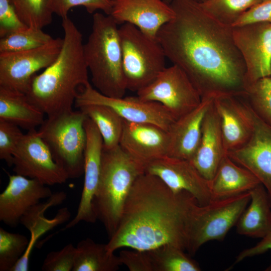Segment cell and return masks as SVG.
<instances>
[{"label": "cell", "instance_id": "32", "mask_svg": "<svg viewBox=\"0 0 271 271\" xmlns=\"http://www.w3.org/2000/svg\"><path fill=\"white\" fill-rule=\"evenodd\" d=\"M242 96L253 112L271 126V75L249 85Z\"/></svg>", "mask_w": 271, "mask_h": 271}, {"label": "cell", "instance_id": "12", "mask_svg": "<svg viewBox=\"0 0 271 271\" xmlns=\"http://www.w3.org/2000/svg\"><path fill=\"white\" fill-rule=\"evenodd\" d=\"M13 166L16 174L47 186L61 184L69 179L54 160L36 129L24 134L13 154Z\"/></svg>", "mask_w": 271, "mask_h": 271}, {"label": "cell", "instance_id": "27", "mask_svg": "<svg viewBox=\"0 0 271 271\" xmlns=\"http://www.w3.org/2000/svg\"><path fill=\"white\" fill-rule=\"evenodd\" d=\"M78 108L96 125L102 137L104 149L119 146L123 119L116 112L108 106L99 104L85 105Z\"/></svg>", "mask_w": 271, "mask_h": 271}, {"label": "cell", "instance_id": "36", "mask_svg": "<svg viewBox=\"0 0 271 271\" xmlns=\"http://www.w3.org/2000/svg\"><path fill=\"white\" fill-rule=\"evenodd\" d=\"M77 6L84 7L90 14L101 10L105 15H110L112 0H52L53 13L62 19L68 16V12L71 8Z\"/></svg>", "mask_w": 271, "mask_h": 271}, {"label": "cell", "instance_id": "18", "mask_svg": "<svg viewBox=\"0 0 271 271\" xmlns=\"http://www.w3.org/2000/svg\"><path fill=\"white\" fill-rule=\"evenodd\" d=\"M213 104L219 117L227 153L236 150L250 138L253 130L252 109L242 96L217 97Z\"/></svg>", "mask_w": 271, "mask_h": 271}, {"label": "cell", "instance_id": "43", "mask_svg": "<svg viewBox=\"0 0 271 271\" xmlns=\"http://www.w3.org/2000/svg\"><path fill=\"white\" fill-rule=\"evenodd\" d=\"M196 1L201 2H202L203 0H196ZM164 1L168 4H170L172 0H164Z\"/></svg>", "mask_w": 271, "mask_h": 271}, {"label": "cell", "instance_id": "14", "mask_svg": "<svg viewBox=\"0 0 271 271\" xmlns=\"http://www.w3.org/2000/svg\"><path fill=\"white\" fill-rule=\"evenodd\" d=\"M145 172L159 177L175 193H189L200 205L213 200L209 182L191 161L166 156L147 164Z\"/></svg>", "mask_w": 271, "mask_h": 271}, {"label": "cell", "instance_id": "19", "mask_svg": "<svg viewBox=\"0 0 271 271\" xmlns=\"http://www.w3.org/2000/svg\"><path fill=\"white\" fill-rule=\"evenodd\" d=\"M110 15L118 24L129 23L154 39L161 28L174 16L164 0H112Z\"/></svg>", "mask_w": 271, "mask_h": 271}, {"label": "cell", "instance_id": "33", "mask_svg": "<svg viewBox=\"0 0 271 271\" xmlns=\"http://www.w3.org/2000/svg\"><path fill=\"white\" fill-rule=\"evenodd\" d=\"M29 240L24 235L0 228V271H11L25 252Z\"/></svg>", "mask_w": 271, "mask_h": 271}, {"label": "cell", "instance_id": "6", "mask_svg": "<svg viewBox=\"0 0 271 271\" xmlns=\"http://www.w3.org/2000/svg\"><path fill=\"white\" fill-rule=\"evenodd\" d=\"M87 117L80 110H72L47 117L37 130L54 160L69 179L84 174Z\"/></svg>", "mask_w": 271, "mask_h": 271}, {"label": "cell", "instance_id": "41", "mask_svg": "<svg viewBox=\"0 0 271 271\" xmlns=\"http://www.w3.org/2000/svg\"><path fill=\"white\" fill-rule=\"evenodd\" d=\"M257 23H271V0L262 1L249 9L232 27Z\"/></svg>", "mask_w": 271, "mask_h": 271}, {"label": "cell", "instance_id": "40", "mask_svg": "<svg viewBox=\"0 0 271 271\" xmlns=\"http://www.w3.org/2000/svg\"><path fill=\"white\" fill-rule=\"evenodd\" d=\"M27 26L19 19L9 0H0V37Z\"/></svg>", "mask_w": 271, "mask_h": 271}, {"label": "cell", "instance_id": "5", "mask_svg": "<svg viewBox=\"0 0 271 271\" xmlns=\"http://www.w3.org/2000/svg\"><path fill=\"white\" fill-rule=\"evenodd\" d=\"M145 172V166L119 145L110 149L103 148L100 179L93 207L97 219L103 223L109 238L118 227L134 181Z\"/></svg>", "mask_w": 271, "mask_h": 271}, {"label": "cell", "instance_id": "42", "mask_svg": "<svg viewBox=\"0 0 271 271\" xmlns=\"http://www.w3.org/2000/svg\"><path fill=\"white\" fill-rule=\"evenodd\" d=\"M268 250H271V231L256 245L241 251L236 256L235 263L246 258L262 254Z\"/></svg>", "mask_w": 271, "mask_h": 271}, {"label": "cell", "instance_id": "24", "mask_svg": "<svg viewBox=\"0 0 271 271\" xmlns=\"http://www.w3.org/2000/svg\"><path fill=\"white\" fill-rule=\"evenodd\" d=\"M45 114L26 93L0 86V119L28 131L40 126Z\"/></svg>", "mask_w": 271, "mask_h": 271}, {"label": "cell", "instance_id": "38", "mask_svg": "<svg viewBox=\"0 0 271 271\" xmlns=\"http://www.w3.org/2000/svg\"><path fill=\"white\" fill-rule=\"evenodd\" d=\"M66 197V193L63 191L52 194L46 202H39L31 207L22 217L20 223L29 230L36 221L45 217L48 208L61 204Z\"/></svg>", "mask_w": 271, "mask_h": 271}, {"label": "cell", "instance_id": "23", "mask_svg": "<svg viewBox=\"0 0 271 271\" xmlns=\"http://www.w3.org/2000/svg\"><path fill=\"white\" fill-rule=\"evenodd\" d=\"M260 184L251 172L234 162L226 154L209 182V187L214 200L248 192Z\"/></svg>", "mask_w": 271, "mask_h": 271}, {"label": "cell", "instance_id": "9", "mask_svg": "<svg viewBox=\"0 0 271 271\" xmlns=\"http://www.w3.org/2000/svg\"><path fill=\"white\" fill-rule=\"evenodd\" d=\"M137 93L142 100L163 105L176 119L193 110L202 101L186 73L174 64L166 67L152 83Z\"/></svg>", "mask_w": 271, "mask_h": 271}, {"label": "cell", "instance_id": "15", "mask_svg": "<svg viewBox=\"0 0 271 271\" xmlns=\"http://www.w3.org/2000/svg\"><path fill=\"white\" fill-rule=\"evenodd\" d=\"M86 145L84 154V184L75 216L64 227L66 230L81 221L94 223L97 220L93 200L98 188L103 148L102 137L93 121L88 116L84 122Z\"/></svg>", "mask_w": 271, "mask_h": 271}, {"label": "cell", "instance_id": "26", "mask_svg": "<svg viewBox=\"0 0 271 271\" xmlns=\"http://www.w3.org/2000/svg\"><path fill=\"white\" fill-rule=\"evenodd\" d=\"M76 247L72 271H115L121 265L118 256L109 251L106 244L86 238L80 241Z\"/></svg>", "mask_w": 271, "mask_h": 271}, {"label": "cell", "instance_id": "35", "mask_svg": "<svg viewBox=\"0 0 271 271\" xmlns=\"http://www.w3.org/2000/svg\"><path fill=\"white\" fill-rule=\"evenodd\" d=\"M18 125L0 119V159L13 166V154L24 133Z\"/></svg>", "mask_w": 271, "mask_h": 271}, {"label": "cell", "instance_id": "25", "mask_svg": "<svg viewBox=\"0 0 271 271\" xmlns=\"http://www.w3.org/2000/svg\"><path fill=\"white\" fill-rule=\"evenodd\" d=\"M249 203L236 225L238 234L262 238L271 231V201L260 184L249 191Z\"/></svg>", "mask_w": 271, "mask_h": 271}, {"label": "cell", "instance_id": "31", "mask_svg": "<svg viewBox=\"0 0 271 271\" xmlns=\"http://www.w3.org/2000/svg\"><path fill=\"white\" fill-rule=\"evenodd\" d=\"M262 0H203L204 9L219 22L232 27L249 9Z\"/></svg>", "mask_w": 271, "mask_h": 271}, {"label": "cell", "instance_id": "44", "mask_svg": "<svg viewBox=\"0 0 271 271\" xmlns=\"http://www.w3.org/2000/svg\"><path fill=\"white\" fill-rule=\"evenodd\" d=\"M266 271H271V265L268 266L265 269Z\"/></svg>", "mask_w": 271, "mask_h": 271}, {"label": "cell", "instance_id": "4", "mask_svg": "<svg viewBox=\"0 0 271 271\" xmlns=\"http://www.w3.org/2000/svg\"><path fill=\"white\" fill-rule=\"evenodd\" d=\"M117 25L110 15L94 13L83 53L95 89L106 96L121 98L127 89Z\"/></svg>", "mask_w": 271, "mask_h": 271}, {"label": "cell", "instance_id": "20", "mask_svg": "<svg viewBox=\"0 0 271 271\" xmlns=\"http://www.w3.org/2000/svg\"><path fill=\"white\" fill-rule=\"evenodd\" d=\"M119 145L129 156L145 166L168 155L169 136L168 131L157 125L123 119Z\"/></svg>", "mask_w": 271, "mask_h": 271}, {"label": "cell", "instance_id": "28", "mask_svg": "<svg viewBox=\"0 0 271 271\" xmlns=\"http://www.w3.org/2000/svg\"><path fill=\"white\" fill-rule=\"evenodd\" d=\"M182 248L166 244L148 250L154 271H200L201 268Z\"/></svg>", "mask_w": 271, "mask_h": 271}, {"label": "cell", "instance_id": "34", "mask_svg": "<svg viewBox=\"0 0 271 271\" xmlns=\"http://www.w3.org/2000/svg\"><path fill=\"white\" fill-rule=\"evenodd\" d=\"M70 216L68 209L64 207L59 210L53 218L48 219L45 216L36 221L29 230L31 237L25 252L11 271L28 270L30 255L37 239L45 232L69 220Z\"/></svg>", "mask_w": 271, "mask_h": 271}, {"label": "cell", "instance_id": "39", "mask_svg": "<svg viewBox=\"0 0 271 271\" xmlns=\"http://www.w3.org/2000/svg\"><path fill=\"white\" fill-rule=\"evenodd\" d=\"M118 257L121 265H125L130 271H154L148 250L123 249Z\"/></svg>", "mask_w": 271, "mask_h": 271}, {"label": "cell", "instance_id": "3", "mask_svg": "<svg viewBox=\"0 0 271 271\" xmlns=\"http://www.w3.org/2000/svg\"><path fill=\"white\" fill-rule=\"evenodd\" d=\"M63 44L56 59L33 78L26 93L47 117L73 110L80 88L88 84L82 35L68 16L62 18Z\"/></svg>", "mask_w": 271, "mask_h": 271}, {"label": "cell", "instance_id": "10", "mask_svg": "<svg viewBox=\"0 0 271 271\" xmlns=\"http://www.w3.org/2000/svg\"><path fill=\"white\" fill-rule=\"evenodd\" d=\"M62 44L63 38H53L38 48L0 53V86L26 93L36 72L56 59Z\"/></svg>", "mask_w": 271, "mask_h": 271}, {"label": "cell", "instance_id": "17", "mask_svg": "<svg viewBox=\"0 0 271 271\" xmlns=\"http://www.w3.org/2000/svg\"><path fill=\"white\" fill-rule=\"evenodd\" d=\"M252 113L254 127L250 138L241 147L227 155L258 179L271 201V126Z\"/></svg>", "mask_w": 271, "mask_h": 271}, {"label": "cell", "instance_id": "1", "mask_svg": "<svg viewBox=\"0 0 271 271\" xmlns=\"http://www.w3.org/2000/svg\"><path fill=\"white\" fill-rule=\"evenodd\" d=\"M174 17L158 32L166 58L189 77L202 98L243 96L246 67L232 27L196 0H172Z\"/></svg>", "mask_w": 271, "mask_h": 271}, {"label": "cell", "instance_id": "2", "mask_svg": "<svg viewBox=\"0 0 271 271\" xmlns=\"http://www.w3.org/2000/svg\"><path fill=\"white\" fill-rule=\"evenodd\" d=\"M196 199L189 193H175L159 177L145 172L134 181L121 218L106 246L149 250L166 244L187 247V226Z\"/></svg>", "mask_w": 271, "mask_h": 271}, {"label": "cell", "instance_id": "30", "mask_svg": "<svg viewBox=\"0 0 271 271\" xmlns=\"http://www.w3.org/2000/svg\"><path fill=\"white\" fill-rule=\"evenodd\" d=\"M53 38L42 29L26 27L0 39V53L15 52L41 47Z\"/></svg>", "mask_w": 271, "mask_h": 271}, {"label": "cell", "instance_id": "7", "mask_svg": "<svg viewBox=\"0 0 271 271\" xmlns=\"http://www.w3.org/2000/svg\"><path fill=\"white\" fill-rule=\"evenodd\" d=\"M118 31L126 89L137 92L166 68V56L157 38L150 37L134 25L123 23Z\"/></svg>", "mask_w": 271, "mask_h": 271}, {"label": "cell", "instance_id": "13", "mask_svg": "<svg viewBox=\"0 0 271 271\" xmlns=\"http://www.w3.org/2000/svg\"><path fill=\"white\" fill-rule=\"evenodd\" d=\"M232 33L245 65L246 89L257 80L271 75V23L232 27Z\"/></svg>", "mask_w": 271, "mask_h": 271}, {"label": "cell", "instance_id": "45", "mask_svg": "<svg viewBox=\"0 0 271 271\" xmlns=\"http://www.w3.org/2000/svg\"><path fill=\"white\" fill-rule=\"evenodd\" d=\"M268 1V0H262V1Z\"/></svg>", "mask_w": 271, "mask_h": 271}, {"label": "cell", "instance_id": "21", "mask_svg": "<svg viewBox=\"0 0 271 271\" xmlns=\"http://www.w3.org/2000/svg\"><path fill=\"white\" fill-rule=\"evenodd\" d=\"M214 98H202L200 104L176 119L168 130L169 156L191 161L199 144L204 117Z\"/></svg>", "mask_w": 271, "mask_h": 271}, {"label": "cell", "instance_id": "11", "mask_svg": "<svg viewBox=\"0 0 271 271\" xmlns=\"http://www.w3.org/2000/svg\"><path fill=\"white\" fill-rule=\"evenodd\" d=\"M89 104L108 106L125 120L153 124L167 131L176 120L170 112L158 102L144 100L138 96L109 97L93 88L90 83L80 89L74 106L78 108Z\"/></svg>", "mask_w": 271, "mask_h": 271}, {"label": "cell", "instance_id": "8", "mask_svg": "<svg viewBox=\"0 0 271 271\" xmlns=\"http://www.w3.org/2000/svg\"><path fill=\"white\" fill-rule=\"evenodd\" d=\"M250 200V192L214 199L200 205L196 201L189 212L187 249L194 254L204 243L222 241L235 225Z\"/></svg>", "mask_w": 271, "mask_h": 271}, {"label": "cell", "instance_id": "22", "mask_svg": "<svg viewBox=\"0 0 271 271\" xmlns=\"http://www.w3.org/2000/svg\"><path fill=\"white\" fill-rule=\"evenodd\" d=\"M226 154L219 117L213 100L204 117L199 144L191 161L200 174L210 182Z\"/></svg>", "mask_w": 271, "mask_h": 271}, {"label": "cell", "instance_id": "29", "mask_svg": "<svg viewBox=\"0 0 271 271\" xmlns=\"http://www.w3.org/2000/svg\"><path fill=\"white\" fill-rule=\"evenodd\" d=\"M20 20L27 26L42 29L50 24L54 14L52 0H9Z\"/></svg>", "mask_w": 271, "mask_h": 271}, {"label": "cell", "instance_id": "37", "mask_svg": "<svg viewBox=\"0 0 271 271\" xmlns=\"http://www.w3.org/2000/svg\"><path fill=\"white\" fill-rule=\"evenodd\" d=\"M76 252V247L71 243L57 251L49 252L43 262L44 271H72Z\"/></svg>", "mask_w": 271, "mask_h": 271}, {"label": "cell", "instance_id": "16", "mask_svg": "<svg viewBox=\"0 0 271 271\" xmlns=\"http://www.w3.org/2000/svg\"><path fill=\"white\" fill-rule=\"evenodd\" d=\"M52 194L47 185L36 179L9 175L8 185L0 194V221L16 227L31 207Z\"/></svg>", "mask_w": 271, "mask_h": 271}]
</instances>
